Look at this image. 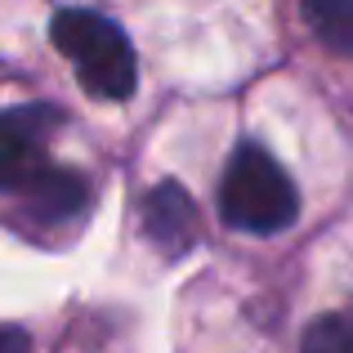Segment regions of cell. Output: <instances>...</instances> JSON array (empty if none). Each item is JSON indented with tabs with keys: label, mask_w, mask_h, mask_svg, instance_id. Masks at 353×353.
<instances>
[{
	"label": "cell",
	"mask_w": 353,
	"mask_h": 353,
	"mask_svg": "<svg viewBox=\"0 0 353 353\" xmlns=\"http://www.w3.org/2000/svg\"><path fill=\"white\" fill-rule=\"evenodd\" d=\"M309 27L336 50H353V0H300Z\"/></svg>",
	"instance_id": "cell-6"
},
{
	"label": "cell",
	"mask_w": 353,
	"mask_h": 353,
	"mask_svg": "<svg viewBox=\"0 0 353 353\" xmlns=\"http://www.w3.org/2000/svg\"><path fill=\"white\" fill-rule=\"evenodd\" d=\"M59 130V108H9L0 112V192H23L41 170H50V134Z\"/></svg>",
	"instance_id": "cell-3"
},
{
	"label": "cell",
	"mask_w": 353,
	"mask_h": 353,
	"mask_svg": "<svg viewBox=\"0 0 353 353\" xmlns=\"http://www.w3.org/2000/svg\"><path fill=\"white\" fill-rule=\"evenodd\" d=\"M23 206L32 219H50V224H59V219H77L81 210H85V179H81L77 170H63V165H50V170H41L32 183H27L23 192Z\"/></svg>",
	"instance_id": "cell-5"
},
{
	"label": "cell",
	"mask_w": 353,
	"mask_h": 353,
	"mask_svg": "<svg viewBox=\"0 0 353 353\" xmlns=\"http://www.w3.org/2000/svg\"><path fill=\"white\" fill-rule=\"evenodd\" d=\"M50 32H54L59 54L77 68L81 85L94 99L121 103V99L134 94L139 59H134V50H130L125 32H121L112 18L94 14V9H63V14H54Z\"/></svg>",
	"instance_id": "cell-1"
},
{
	"label": "cell",
	"mask_w": 353,
	"mask_h": 353,
	"mask_svg": "<svg viewBox=\"0 0 353 353\" xmlns=\"http://www.w3.org/2000/svg\"><path fill=\"white\" fill-rule=\"evenodd\" d=\"M219 215L241 233H277V228L295 224L300 197H295L291 174L264 148L241 143L219 183Z\"/></svg>",
	"instance_id": "cell-2"
},
{
	"label": "cell",
	"mask_w": 353,
	"mask_h": 353,
	"mask_svg": "<svg viewBox=\"0 0 353 353\" xmlns=\"http://www.w3.org/2000/svg\"><path fill=\"white\" fill-rule=\"evenodd\" d=\"M0 353H32L27 331L23 327H0Z\"/></svg>",
	"instance_id": "cell-8"
},
{
	"label": "cell",
	"mask_w": 353,
	"mask_h": 353,
	"mask_svg": "<svg viewBox=\"0 0 353 353\" xmlns=\"http://www.w3.org/2000/svg\"><path fill=\"white\" fill-rule=\"evenodd\" d=\"M143 233L165 255H183L197 241V206L179 183H157L143 197Z\"/></svg>",
	"instance_id": "cell-4"
},
{
	"label": "cell",
	"mask_w": 353,
	"mask_h": 353,
	"mask_svg": "<svg viewBox=\"0 0 353 353\" xmlns=\"http://www.w3.org/2000/svg\"><path fill=\"white\" fill-rule=\"evenodd\" d=\"M300 353H353V309H336L309 322Z\"/></svg>",
	"instance_id": "cell-7"
}]
</instances>
